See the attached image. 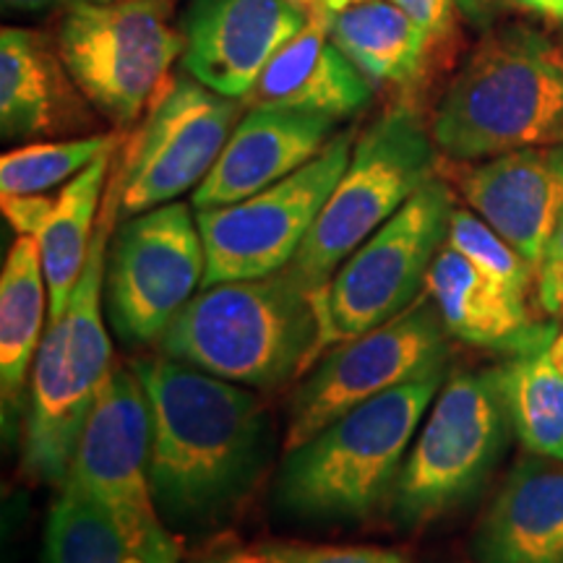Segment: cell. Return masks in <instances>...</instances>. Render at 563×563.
<instances>
[{"mask_svg":"<svg viewBox=\"0 0 563 563\" xmlns=\"http://www.w3.org/2000/svg\"><path fill=\"white\" fill-rule=\"evenodd\" d=\"M152 407L150 483L175 525L217 522L249 496L272 452V422L241 384L175 361L131 363Z\"/></svg>","mask_w":563,"mask_h":563,"instance_id":"cell-1","label":"cell"},{"mask_svg":"<svg viewBox=\"0 0 563 563\" xmlns=\"http://www.w3.org/2000/svg\"><path fill=\"white\" fill-rule=\"evenodd\" d=\"M431 136L456 162L563 144V53L532 26H490L443 91Z\"/></svg>","mask_w":563,"mask_h":563,"instance_id":"cell-2","label":"cell"},{"mask_svg":"<svg viewBox=\"0 0 563 563\" xmlns=\"http://www.w3.org/2000/svg\"><path fill=\"white\" fill-rule=\"evenodd\" d=\"M121 220L115 162L104 191L89 258L70 292L60 319H47L32 365L30 412L24 422L21 464L34 481L63 488L74 462L84 422L97 394L108 382L112 363L110 321L104 311L110 243Z\"/></svg>","mask_w":563,"mask_h":563,"instance_id":"cell-3","label":"cell"},{"mask_svg":"<svg viewBox=\"0 0 563 563\" xmlns=\"http://www.w3.org/2000/svg\"><path fill=\"white\" fill-rule=\"evenodd\" d=\"M313 290L290 269L203 287L159 340L162 355L224 382L274 389L313 365Z\"/></svg>","mask_w":563,"mask_h":563,"instance_id":"cell-4","label":"cell"},{"mask_svg":"<svg viewBox=\"0 0 563 563\" xmlns=\"http://www.w3.org/2000/svg\"><path fill=\"white\" fill-rule=\"evenodd\" d=\"M446 368L397 389L321 428L285 454L277 501L306 519H365L391 498L422 418L441 391Z\"/></svg>","mask_w":563,"mask_h":563,"instance_id":"cell-5","label":"cell"},{"mask_svg":"<svg viewBox=\"0 0 563 563\" xmlns=\"http://www.w3.org/2000/svg\"><path fill=\"white\" fill-rule=\"evenodd\" d=\"M433 178L431 129L412 102L391 104L357 136L342 178L287 269L311 290L321 287Z\"/></svg>","mask_w":563,"mask_h":563,"instance_id":"cell-6","label":"cell"},{"mask_svg":"<svg viewBox=\"0 0 563 563\" xmlns=\"http://www.w3.org/2000/svg\"><path fill=\"white\" fill-rule=\"evenodd\" d=\"M55 42L76 87L115 125L144 118L186 51L173 0H70Z\"/></svg>","mask_w":563,"mask_h":563,"instance_id":"cell-7","label":"cell"},{"mask_svg":"<svg viewBox=\"0 0 563 563\" xmlns=\"http://www.w3.org/2000/svg\"><path fill=\"white\" fill-rule=\"evenodd\" d=\"M454 199L439 178L428 180L384 228L313 290L319 342L313 363L336 344L382 327L426 292L433 258L446 245Z\"/></svg>","mask_w":563,"mask_h":563,"instance_id":"cell-8","label":"cell"},{"mask_svg":"<svg viewBox=\"0 0 563 563\" xmlns=\"http://www.w3.org/2000/svg\"><path fill=\"white\" fill-rule=\"evenodd\" d=\"M509 428L490 371L449 376L394 485L389 501L399 522H435L467 501L504 454Z\"/></svg>","mask_w":563,"mask_h":563,"instance_id":"cell-9","label":"cell"},{"mask_svg":"<svg viewBox=\"0 0 563 563\" xmlns=\"http://www.w3.org/2000/svg\"><path fill=\"white\" fill-rule=\"evenodd\" d=\"M243 100L170 74L129 141L115 152L121 217H136L196 191L243 118Z\"/></svg>","mask_w":563,"mask_h":563,"instance_id":"cell-10","label":"cell"},{"mask_svg":"<svg viewBox=\"0 0 563 563\" xmlns=\"http://www.w3.org/2000/svg\"><path fill=\"white\" fill-rule=\"evenodd\" d=\"M357 131H340L319 157L249 199L199 209L207 274L203 287L285 272L319 220L352 157Z\"/></svg>","mask_w":563,"mask_h":563,"instance_id":"cell-11","label":"cell"},{"mask_svg":"<svg viewBox=\"0 0 563 563\" xmlns=\"http://www.w3.org/2000/svg\"><path fill=\"white\" fill-rule=\"evenodd\" d=\"M203 274L207 253L188 203L170 201L129 217L112 235L104 277L112 334L129 347L159 342L203 287Z\"/></svg>","mask_w":563,"mask_h":563,"instance_id":"cell-12","label":"cell"},{"mask_svg":"<svg viewBox=\"0 0 563 563\" xmlns=\"http://www.w3.org/2000/svg\"><path fill=\"white\" fill-rule=\"evenodd\" d=\"M446 327L433 300L420 295L410 308L355 340L336 344L290 399L285 454L313 439L352 407L446 368Z\"/></svg>","mask_w":563,"mask_h":563,"instance_id":"cell-13","label":"cell"},{"mask_svg":"<svg viewBox=\"0 0 563 563\" xmlns=\"http://www.w3.org/2000/svg\"><path fill=\"white\" fill-rule=\"evenodd\" d=\"M152 407L133 368H112L84 422L63 485L121 511L157 517L150 483ZM162 517V514H159Z\"/></svg>","mask_w":563,"mask_h":563,"instance_id":"cell-14","label":"cell"},{"mask_svg":"<svg viewBox=\"0 0 563 563\" xmlns=\"http://www.w3.org/2000/svg\"><path fill=\"white\" fill-rule=\"evenodd\" d=\"M308 24L292 0H194L183 16V70L243 100L274 55Z\"/></svg>","mask_w":563,"mask_h":563,"instance_id":"cell-15","label":"cell"},{"mask_svg":"<svg viewBox=\"0 0 563 563\" xmlns=\"http://www.w3.org/2000/svg\"><path fill=\"white\" fill-rule=\"evenodd\" d=\"M456 186L470 209L538 272L563 211V144L483 159L462 170Z\"/></svg>","mask_w":563,"mask_h":563,"instance_id":"cell-16","label":"cell"},{"mask_svg":"<svg viewBox=\"0 0 563 563\" xmlns=\"http://www.w3.org/2000/svg\"><path fill=\"white\" fill-rule=\"evenodd\" d=\"M334 129L336 121L316 112L249 108L194 191V209L228 207L285 180L327 150Z\"/></svg>","mask_w":563,"mask_h":563,"instance_id":"cell-17","label":"cell"},{"mask_svg":"<svg viewBox=\"0 0 563 563\" xmlns=\"http://www.w3.org/2000/svg\"><path fill=\"white\" fill-rule=\"evenodd\" d=\"M58 53L55 34L30 26L0 32V133L5 141L74 136L97 121Z\"/></svg>","mask_w":563,"mask_h":563,"instance_id":"cell-18","label":"cell"},{"mask_svg":"<svg viewBox=\"0 0 563 563\" xmlns=\"http://www.w3.org/2000/svg\"><path fill=\"white\" fill-rule=\"evenodd\" d=\"M334 13L308 11V24L266 63L245 108H282L347 121L373 100V81L329 34Z\"/></svg>","mask_w":563,"mask_h":563,"instance_id":"cell-19","label":"cell"},{"mask_svg":"<svg viewBox=\"0 0 563 563\" xmlns=\"http://www.w3.org/2000/svg\"><path fill=\"white\" fill-rule=\"evenodd\" d=\"M426 295L446 332L473 347L525 355L551 347L559 334L555 321H534L527 298L485 277L449 245H443L428 269Z\"/></svg>","mask_w":563,"mask_h":563,"instance_id":"cell-20","label":"cell"},{"mask_svg":"<svg viewBox=\"0 0 563 563\" xmlns=\"http://www.w3.org/2000/svg\"><path fill=\"white\" fill-rule=\"evenodd\" d=\"M477 563H563V460L527 456L475 534Z\"/></svg>","mask_w":563,"mask_h":563,"instance_id":"cell-21","label":"cell"},{"mask_svg":"<svg viewBox=\"0 0 563 563\" xmlns=\"http://www.w3.org/2000/svg\"><path fill=\"white\" fill-rule=\"evenodd\" d=\"M47 563H178L180 548L162 517L121 511L63 485L45 532Z\"/></svg>","mask_w":563,"mask_h":563,"instance_id":"cell-22","label":"cell"},{"mask_svg":"<svg viewBox=\"0 0 563 563\" xmlns=\"http://www.w3.org/2000/svg\"><path fill=\"white\" fill-rule=\"evenodd\" d=\"M329 34L373 87L391 84L412 91L433 68L431 47L422 32L391 0H363L334 13Z\"/></svg>","mask_w":563,"mask_h":563,"instance_id":"cell-23","label":"cell"},{"mask_svg":"<svg viewBox=\"0 0 563 563\" xmlns=\"http://www.w3.org/2000/svg\"><path fill=\"white\" fill-rule=\"evenodd\" d=\"M45 306H51L40 243L19 235L5 256L0 274V394L3 418L16 415L26 376L34 365L42 334H45Z\"/></svg>","mask_w":563,"mask_h":563,"instance_id":"cell-24","label":"cell"},{"mask_svg":"<svg viewBox=\"0 0 563 563\" xmlns=\"http://www.w3.org/2000/svg\"><path fill=\"white\" fill-rule=\"evenodd\" d=\"M115 152L102 154L87 170H81L60 188L45 230L37 238L47 292H51V319H60L66 313L70 292H74L89 258Z\"/></svg>","mask_w":563,"mask_h":563,"instance_id":"cell-25","label":"cell"},{"mask_svg":"<svg viewBox=\"0 0 563 563\" xmlns=\"http://www.w3.org/2000/svg\"><path fill=\"white\" fill-rule=\"evenodd\" d=\"M551 347L511 355L490 371L511 431L530 454L563 460V373Z\"/></svg>","mask_w":563,"mask_h":563,"instance_id":"cell-26","label":"cell"},{"mask_svg":"<svg viewBox=\"0 0 563 563\" xmlns=\"http://www.w3.org/2000/svg\"><path fill=\"white\" fill-rule=\"evenodd\" d=\"M121 133L30 141L0 157V196L47 194L60 183L74 180L102 154L121 146Z\"/></svg>","mask_w":563,"mask_h":563,"instance_id":"cell-27","label":"cell"},{"mask_svg":"<svg viewBox=\"0 0 563 563\" xmlns=\"http://www.w3.org/2000/svg\"><path fill=\"white\" fill-rule=\"evenodd\" d=\"M446 245L462 253L485 277L504 285L506 290L519 295V298H527L532 287L538 285L534 266L475 211L454 209L452 222H449Z\"/></svg>","mask_w":563,"mask_h":563,"instance_id":"cell-28","label":"cell"},{"mask_svg":"<svg viewBox=\"0 0 563 563\" xmlns=\"http://www.w3.org/2000/svg\"><path fill=\"white\" fill-rule=\"evenodd\" d=\"M264 563H410L405 553L376 545H311V543H262L253 548Z\"/></svg>","mask_w":563,"mask_h":563,"instance_id":"cell-29","label":"cell"},{"mask_svg":"<svg viewBox=\"0 0 563 563\" xmlns=\"http://www.w3.org/2000/svg\"><path fill=\"white\" fill-rule=\"evenodd\" d=\"M418 26L431 47L433 66L441 55L449 53L456 37V0H391Z\"/></svg>","mask_w":563,"mask_h":563,"instance_id":"cell-30","label":"cell"},{"mask_svg":"<svg viewBox=\"0 0 563 563\" xmlns=\"http://www.w3.org/2000/svg\"><path fill=\"white\" fill-rule=\"evenodd\" d=\"M5 220L19 235H30L37 241L45 230L47 217L55 207V196L45 194H26V196H0Z\"/></svg>","mask_w":563,"mask_h":563,"instance_id":"cell-31","label":"cell"},{"mask_svg":"<svg viewBox=\"0 0 563 563\" xmlns=\"http://www.w3.org/2000/svg\"><path fill=\"white\" fill-rule=\"evenodd\" d=\"M456 9H460L467 24H473L481 32H488L493 26V16H496V0H456Z\"/></svg>","mask_w":563,"mask_h":563,"instance_id":"cell-32","label":"cell"},{"mask_svg":"<svg viewBox=\"0 0 563 563\" xmlns=\"http://www.w3.org/2000/svg\"><path fill=\"white\" fill-rule=\"evenodd\" d=\"M538 274H559V277H563V211L559 217V224H555L553 230L551 243H548V251Z\"/></svg>","mask_w":563,"mask_h":563,"instance_id":"cell-33","label":"cell"},{"mask_svg":"<svg viewBox=\"0 0 563 563\" xmlns=\"http://www.w3.org/2000/svg\"><path fill=\"white\" fill-rule=\"evenodd\" d=\"M194 563H264L262 555H258L253 548H217V551H209L201 559H196Z\"/></svg>","mask_w":563,"mask_h":563,"instance_id":"cell-34","label":"cell"},{"mask_svg":"<svg viewBox=\"0 0 563 563\" xmlns=\"http://www.w3.org/2000/svg\"><path fill=\"white\" fill-rule=\"evenodd\" d=\"M511 3L527 13H534V16L563 21V0H511Z\"/></svg>","mask_w":563,"mask_h":563,"instance_id":"cell-35","label":"cell"},{"mask_svg":"<svg viewBox=\"0 0 563 563\" xmlns=\"http://www.w3.org/2000/svg\"><path fill=\"white\" fill-rule=\"evenodd\" d=\"M292 3H298L300 9H306V11L340 13V11H344V9H350V5L363 3V0H292Z\"/></svg>","mask_w":563,"mask_h":563,"instance_id":"cell-36","label":"cell"},{"mask_svg":"<svg viewBox=\"0 0 563 563\" xmlns=\"http://www.w3.org/2000/svg\"><path fill=\"white\" fill-rule=\"evenodd\" d=\"M60 3V0H3L5 9L11 11H42L47 9V5H55Z\"/></svg>","mask_w":563,"mask_h":563,"instance_id":"cell-37","label":"cell"},{"mask_svg":"<svg viewBox=\"0 0 563 563\" xmlns=\"http://www.w3.org/2000/svg\"><path fill=\"white\" fill-rule=\"evenodd\" d=\"M551 361L555 363V368H559L563 373V329L559 334H555V340L551 342Z\"/></svg>","mask_w":563,"mask_h":563,"instance_id":"cell-38","label":"cell"},{"mask_svg":"<svg viewBox=\"0 0 563 563\" xmlns=\"http://www.w3.org/2000/svg\"><path fill=\"white\" fill-rule=\"evenodd\" d=\"M68 3H70V0H68Z\"/></svg>","mask_w":563,"mask_h":563,"instance_id":"cell-39","label":"cell"}]
</instances>
